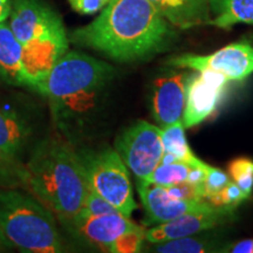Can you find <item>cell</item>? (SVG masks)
Segmentation results:
<instances>
[{"label": "cell", "mask_w": 253, "mask_h": 253, "mask_svg": "<svg viewBox=\"0 0 253 253\" xmlns=\"http://www.w3.org/2000/svg\"><path fill=\"white\" fill-rule=\"evenodd\" d=\"M116 69L80 52H66L38 87L59 134L77 145L93 135Z\"/></svg>", "instance_id": "6da1fadb"}, {"label": "cell", "mask_w": 253, "mask_h": 253, "mask_svg": "<svg viewBox=\"0 0 253 253\" xmlns=\"http://www.w3.org/2000/svg\"><path fill=\"white\" fill-rule=\"evenodd\" d=\"M170 23L148 0H109L101 14L72 33L71 40L119 62L160 53L171 40Z\"/></svg>", "instance_id": "7a4b0ae2"}, {"label": "cell", "mask_w": 253, "mask_h": 253, "mask_svg": "<svg viewBox=\"0 0 253 253\" xmlns=\"http://www.w3.org/2000/svg\"><path fill=\"white\" fill-rule=\"evenodd\" d=\"M21 181L58 218L78 213L89 192L80 156L61 135L38 142L24 163Z\"/></svg>", "instance_id": "3957f363"}, {"label": "cell", "mask_w": 253, "mask_h": 253, "mask_svg": "<svg viewBox=\"0 0 253 253\" xmlns=\"http://www.w3.org/2000/svg\"><path fill=\"white\" fill-rule=\"evenodd\" d=\"M9 17V27L23 47L24 65L37 91L67 52V32L60 15L43 0H13Z\"/></svg>", "instance_id": "277c9868"}, {"label": "cell", "mask_w": 253, "mask_h": 253, "mask_svg": "<svg viewBox=\"0 0 253 253\" xmlns=\"http://www.w3.org/2000/svg\"><path fill=\"white\" fill-rule=\"evenodd\" d=\"M0 230L21 252L65 251L54 213L36 196L19 188L0 186Z\"/></svg>", "instance_id": "5b68a950"}, {"label": "cell", "mask_w": 253, "mask_h": 253, "mask_svg": "<svg viewBox=\"0 0 253 253\" xmlns=\"http://www.w3.org/2000/svg\"><path fill=\"white\" fill-rule=\"evenodd\" d=\"M58 219L75 239L104 252H140L145 240L143 227L120 212L94 216L80 210Z\"/></svg>", "instance_id": "8992f818"}, {"label": "cell", "mask_w": 253, "mask_h": 253, "mask_svg": "<svg viewBox=\"0 0 253 253\" xmlns=\"http://www.w3.org/2000/svg\"><path fill=\"white\" fill-rule=\"evenodd\" d=\"M79 156L91 191L106 199L120 213L130 218L137 209L128 170L121 156L113 148L82 149Z\"/></svg>", "instance_id": "52a82bcc"}, {"label": "cell", "mask_w": 253, "mask_h": 253, "mask_svg": "<svg viewBox=\"0 0 253 253\" xmlns=\"http://www.w3.org/2000/svg\"><path fill=\"white\" fill-rule=\"evenodd\" d=\"M38 118L27 97H9L0 101V154L23 170L32 150L41 138Z\"/></svg>", "instance_id": "ba28073f"}, {"label": "cell", "mask_w": 253, "mask_h": 253, "mask_svg": "<svg viewBox=\"0 0 253 253\" xmlns=\"http://www.w3.org/2000/svg\"><path fill=\"white\" fill-rule=\"evenodd\" d=\"M115 150L136 178L148 182L164 154L162 128L138 120L118 136Z\"/></svg>", "instance_id": "9c48e42d"}, {"label": "cell", "mask_w": 253, "mask_h": 253, "mask_svg": "<svg viewBox=\"0 0 253 253\" xmlns=\"http://www.w3.org/2000/svg\"><path fill=\"white\" fill-rule=\"evenodd\" d=\"M168 65L196 72H216L230 82H242L253 74V43L233 42L208 55H177L170 59Z\"/></svg>", "instance_id": "30bf717a"}, {"label": "cell", "mask_w": 253, "mask_h": 253, "mask_svg": "<svg viewBox=\"0 0 253 253\" xmlns=\"http://www.w3.org/2000/svg\"><path fill=\"white\" fill-rule=\"evenodd\" d=\"M229 82L219 73L211 71H201L188 77L182 115L184 128H194L216 113L225 96Z\"/></svg>", "instance_id": "8fae6325"}, {"label": "cell", "mask_w": 253, "mask_h": 253, "mask_svg": "<svg viewBox=\"0 0 253 253\" xmlns=\"http://www.w3.org/2000/svg\"><path fill=\"white\" fill-rule=\"evenodd\" d=\"M235 209L216 207L208 203L204 208L181 214L167 223L158 224L145 231V240L149 243H162L167 240L195 236L205 230H211L231 219Z\"/></svg>", "instance_id": "7c38bea8"}, {"label": "cell", "mask_w": 253, "mask_h": 253, "mask_svg": "<svg viewBox=\"0 0 253 253\" xmlns=\"http://www.w3.org/2000/svg\"><path fill=\"white\" fill-rule=\"evenodd\" d=\"M136 189L145 210L144 224L158 225L175 219L181 214L204 208L209 202L176 199L168 194L166 188L136 178Z\"/></svg>", "instance_id": "4fadbf2b"}, {"label": "cell", "mask_w": 253, "mask_h": 253, "mask_svg": "<svg viewBox=\"0 0 253 253\" xmlns=\"http://www.w3.org/2000/svg\"><path fill=\"white\" fill-rule=\"evenodd\" d=\"M188 75L173 72L162 75L154 82L151 112L160 128H167L182 121L185 104V86Z\"/></svg>", "instance_id": "5bb4252c"}, {"label": "cell", "mask_w": 253, "mask_h": 253, "mask_svg": "<svg viewBox=\"0 0 253 253\" xmlns=\"http://www.w3.org/2000/svg\"><path fill=\"white\" fill-rule=\"evenodd\" d=\"M0 79L8 86L36 90L24 65L23 47L5 23L0 24Z\"/></svg>", "instance_id": "9a60e30c"}, {"label": "cell", "mask_w": 253, "mask_h": 253, "mask_svg": "<svg viewBox=\"0 0 253 253\" xmlns=\"http://www.w3.org/2000/svg\"><path fill=\"white\" fill-rule=\"evenodd\" d=\"M172 26L181 30L209 25L208 0H148Z\"/></svg>", "instance_id": "2e32d148"}, {"label": "cell", "mask_w": 253, "mask_h": 253, "mask_svg": "<svg viewBox=\"0 0 253 253\" xmlns=\"http://www.w3.org/2000/svg\"><path fill=\"white\" fill-rule=\"evenodd\" d=\"M209 25L229 30L238 24L253 25V0H208Z\"/></svg>", "instance_id": "e0dca14e"}, {"label": "cell", "mask_w": 253, "mask_h": 253, "mask_svg": "<svg viewBox=\"0 0 253 253\" xmlns=\"http://www.w3.org/2000/svg\"><path fill=\"white\" fill-rule=\"evenodd\" d=\"M184 129L182 121L172 123L162 129L164 154L171 156L175 162H183L190 167H204L207 163L192 153L186 141Z\"/></svg>", "instance_id": "ac0fdd59"}, {"label": "cell", "mask_w": 253, "mask_h": 253, "mask_svg": "<svg viewBox=\"0 0 253 253\" xmlns=\"http://www.w3.org/2000/svg\"><path fill=\"white\" fill-rule=\"evenodd\" d=\"M213 244L209 239L189 236L184 238L155 243L153 251L160 253H202L213 251Z\"/></svg>", "instance_id": "d6986e66"}, {"label": "cell", "mask_w": 253, "mask_h": 253, "mask_svg": "<svg viewBox=\"0 0 253 253\" xmlns=\"http://www.w3.org/2000/svg\"><path fill=\"white\" fill-rule=\"evenodd\" d=\"M190 170H191V167L183 162L160 163L151 173L148 182L168 188L177 183L188 181Z\"/></svg>", "instance_id": "ffe728a7"}, {"label": "cell", "mask_w": 253, "mask_h": 253, "mask_svg": "<svg viewBox=\"0 0 253 253\" xmlns=\"http://www.w3.org/2000/svg\"><path fill=\"white\" fill-rule=\"evenodd\" d=\"M227 172L249 198L253 191V160L249 157L235 158L229 163Z\"/></svg>", "instance_id": "44dd1931"}, {"label": "cell", "mask_w": 253, "mask_h": 253, "mask_svg": "<svg viewBox=\"0 0 253 253\" xmlns=\"http://www.w3.org/2000/svg\"><path fill=\"white\" fill-rule=\"evenodd\" d=\"M246 199H248V196H246L244 192L240 190L239 186L231 179L219 192L211 196V197L208 199V202L212 205H216V207L236 209L240 203L246 201Z\"/></svg>", "instance_id": "7402d4cb"}, {"label": "cell", "mask_w": 253, "mask_h": 253, "mask_svg": "<svg viewBox=\"0 0 253 253\" xmlns=\"http://www.w3.org/2000/svg\"><path fill=\"white\" fill-rule=\"evenodd\" d=\"M166 190L168 194L176 199L195 202L205 201L203 184H195V183L185 181L177 183V184H173L171 186H168Z\"/></svg>", "instance_id": "603a6c76"}, {"label": "cell", "mask_w": 253, "mask_h": 253, "mask_svg": "<svg viewBox=\"0 0 253 253\" xmlns=\"http://www.w3.org/2000/svg\"><path fill=\"white\" fill-rule=\"evenodd\" d=\"M230 181V176L224 172L223 170L209 166L207 169V175H205L203 182L205 201L208 202V199L210 198L211 196L219 192Z\"/></svg>", "instance_id": "cb8c5ba5"}, {"label": "cell", "mask_w": 253, "mask_h": 253, "mask_svg": "<svg viewBox=\"0 0 253 253\" xmlns=\"http://www.w3.org/2000/svg\"><path fill=\"white\" fill-rule=\"evenodd\" d=\"M23 170L13 166L9 161L0 154V186H9V188H23L21 181Z\"/></svg>", "instance_id": "d4e9b609"}, {"label": "cell", "mask_w": 253, "mask_h": 253, "mask_svg": "<svg viewBox=\"0 0 253 253\" xmlns=\"http://www.w3.org/2000/svg\"><path fill=\"white\" fill-rule=\"evenodd\" d=\"M81 210L84 212L94 214V216H101V214H108V213H115L119 212L112 204L108 203L106 199H103L101 196L95 194L89 189V192L87 194V197L84 199V207Z\"/></svg>", "instance_id": "484cf974"}, {"label": "cell", "mask_w": 253, "mask_h": 253, "mask_svg": "<svg viewBox=\"0 0 253 253\" xmlns=\"http://www.w3.org/2000/svg\"><path fill=\"white\" fill-rule=\"evenodd\" d=\"M73 11L82 15H91L102 11L109 0H67Z\"/></svg>", "instance_id": "4316f807"}, {"label": "cell", "mask_w": 253, "mask_h": 253, "mask_svg": "<svg viewBox=\"0 0 253 253\" xmlns=\"http://www.w3.org/2000/svg\"><path fill=\"white\" fill-rule=\"evenodd\" d=\"M226 251L233 253H253V238L237 242L229 246V250Z\"/></svg>", "instance_id": "83f0119b"}, {"label": "cell", "mask_w": 253, "mask_h": 253, "mask_svg": "<svg viewBox=\"0 0 253 253\" xmlns=\"http://www.w3.org/2000/svg\"><path fill=\"white\" fill-rule=\"evenodd\" d=\"M11 0H0V24L5 23L11 14Z\"/></svg>", "instance_id": "f1b7e54d"}, {"label": "cell", "mask_w": 253, "mask_h": 253, "mask_svg": "<svg viewBox=\"0 0 253 253\" xmlns=\"http://www.w3.org/2000/svg\"><path fill=\"white\" fill-rule=\"evenodd\" d=\"M12 249H13V246H12L11 243L5 238V236L2 235L1 230H0V252L11 251Z\"/></svg>", "instance_id": "f546056e"}]
</instances>
